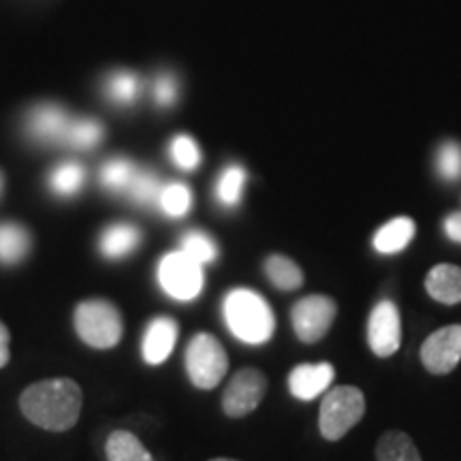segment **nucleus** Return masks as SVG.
Wrapping results in <instances>:
<instances>
[{
	"label": "nucleus",
	"mask_w": 461,
	"mask_h": 461,
	"mask_svg": "<svg viewBox=\"0 0 461 461\" xmlns=\"http://www.w3.org/2000/svg\"><path fill=\"white\" fill-rule=\"evenodd\" d=\"M376 461H420V455L411 436L400 429H389L380 436Z\"/></svg>",
	"instance_id": "19"
},
{
	"label": "nucleus",
	"mask_w": 461,
	"mask_h": 461,
	"mask_svg": "<svg viewBox=\"0 0 461 461\" xmlns=\"http://www.w3.org/2000/svg\"><path fill=\"white\" fill-rule=\"evenodd\" d=\"M137 92H140V82L131 73L113 75L112 82H109V95H112L113 101L122 103V105H129L137 96Z\"/></svg>",
	"instance_id": "30"
},
{
	"label": "nucleus",
	"mask_w": 461,
	"mask_h": 461,
	"mask_svg": "<svg viewBox=\"0 0 461 461\" xmlns=\"http://www.w3.org/2000/svg\"><path fill=\"white\" fill-rule=\"evenodd\" d=\"M107 461H154L152 453L141 445V440L132 431L115 429L105 442Z\"/></svg>",
	"instance_id": "17"
},
{
	"label": "nucleus",
	"mask_w": 461,
	"mask_h": 461,
	"mask_svg": "<svg viewBox=\"0 0 461 461\" xmlns=\"http://www.w3.org/2000/svg\"><path fill=\"white\" fill-rule=\"evenodd\" d=\"M425 288H428V295L436 299L438 303H461V267L451 263L436 265L425 276Z\"/></svg>",
	"instance_id": "13"
},
{
	"label": "nucleus",
	"mask_w": 461,
	"mask_h": 461,
	"mask_svg": "<svg viewBox=\"0 0 461 461\" xmlns=\"http://www.w3.org/2000/svg\"><path fill=\"white\" fill-rule=\"evenodd\" d=\"M210 461H238V459H227V457H216V459H210Z\"/></svg>",
	"instance_id": "34"
},
{
	"label": "nucleus",
	"mask_w": 461,
	"mask_h": 461,
	"mask_svg": "<svg viewBox=\"0 0 461 461\" xmlns=\"http://www.w3.org/2000/svg\"><path fill=\"white\" fill-rule=\"evenodd\" d=\"M176 96H177L176 79H173L171 75H160L157 84H154V99H157L158 105L167 107V105H173Z\"/></svg>",
	"instance_id": "31"
},
{
	"label": "nucleus",
	"mask_w": 461,
	"mask_h": 461,
	"mask_svg": "<svg viewBox=\"0 0 461 461\" xmlns=\"http://www.w3.org/2000/svg\"><path fill=\"white\" fill-rule=\"evenodd\" d=\"M333 378H336V370L331 363H299L288 374V391L297 400L312 402L330 391Z\"/></svg>",
	"instance_id": "11"
},
{
	"label": "nucleus",
	"mask_w": 461,
	"mask_h": 461,
	"mask_svg": "<svg viewBox=\"0 0 461 461\" xmlns=\"http://www.w3.org/2000/svg\"><path fill=\"white\" fill-rule=\"evenodd\" d=\"M158 282L177 302H193L203 291V265L184 250L169 252L158 265Z\"/></svg>",
	"instance_id": "6"
},
{
	"label": "nucleus",
	"mask_w": 461,
	"mask_h": 461,
	"mask_svg": "<svg viewBox=\"0 0 461 461\" xmlns=\"http://www.w3.org/2000/svg\"><path fill=\"white\" fill-rule=\"evenodd\" d=\"M11 336H9V330L7 325H5L3 321H0V367H5L11 359Z\"/></svg>",
	"instance_id": "33"
},
{
	"label": "nucleus",
	"mask_w": 461,
	"mask_h": 461,
	"mask_svg": "<svg viewBox=\"0 0 461 461\" xmlns=\"http://www.w3.org/2000/svg\"><path fill=\"white\" fill-rule=\"evenodd\" d=\"M246 184V171L240 165H230L222 171L221 180H218V201L227 207H235L241 201Z\"/></svg>",
	"instance_id": "23"
},
{
	"label": "nucleus",
	"mask_w": 461,
	"mask_h": 461,
	"mask_svg": "<svg viewBox=\"0 0 461 461\" xmlns=\"http://www.w3.org/2000/svg\"><path fill=\"white\" fill-rule=\"evenodd\" d=\"M177 342V322L169 316H157L148 325L146 336H143L141 353L143 359L149 366H160L165 359H169Z\"/></svg>",
	"instance_id": "12"
},
{
	"label": "nucleus",
	"mask_w": 461,
	"mask_h": 461,
	"mask_svg": "<svg viewBox=\"0 0 461 461\" xmlns=\"http://www.w3.org/2000/svg\"><path fill=\"white\" fill-rule=\"evenodd\" d=\"M267 393V376L257 367H244L229 380L222 393V411L230 419H244L261 406Z\"/></svg>",
	"instance_id": "8"
},
{
	"label": "nucleus",
	"mask_w": 461,
	"mask_h": 461,
	"mask_svg": "<svg viewBox=\"0 0 461 461\" xmlns=\"http://www.w3.org/2000/svg\"><path fill=\"white\" fill-rule=\"evenodd\" d=\"M186 372L197 389H214L227 376L229 357L212 333H197L186 346Z\"/></svg>",
	"instance_id": "5"
},
{
	"label": "nucleus",
	"mask_w": 461,
	"mask_h": 461,
	"mask_svg": "<svg viewBox=\"0 0 461 461\" xmlns=\"http://www.w3.org/2000/svg\"><path fill=\"white\" fill-rule=\"evenodd\" d=\"M160 207H163L165 214H169L173 218H180L184 214H188L190 203H193V193L186 184H169L160 190V199H158Z\"/></svg>",
	"instance_id": "24"
},
{
	"label": "nucleus",
	"mask_w": 461,
	"mask_h": 461,
	"mask_svg": "<svg viewBox=\"0 0 461 461\" xmlns=\"http://www.w3.org/2000/svg\"><path fill=\"white\" fill-rule=\"evenodd\" d=\"M420 361L429 374L445 376L461 361V325H447L428 336L420 346Z\"/></svg>",
	"instance_id": "10"
},
{
	"label": "nucleus",
	"mask_w": 461,
	"mask_h": 461,
	"mask_svg": "<svg viewBox=\"0 0 461 461\" xmlns=\"http://www.w3.org/2000/svg\"><path fill=\"white\" fill-rule=\"evenodd\" d=\"M75 331L92 348H113L122 339V314L105 299H88L75 308Z\"/></svg>",
	"instance_id": "3"
},
{
	"label": "nucleus",
	"mask_w": 461,
	"mask_h": 461,
	"mask_svg": "<svg viewBox=\"0 0 461 461\" xmlns=\"http://www.w3.org/2000/svg\"><path fill=\"white\" fill-rule=\"evenodd\" d=\"M338 316V305L330 295H308L293 305L291 321L295 336L303 344H316L327 336Z\"/></svg>",
	"instance_id": "7"
},
{
	"label": "nucleus",
	"mask_w": 461,
	"mask_h": 461,
	"mask_svg": "<svg viewBox=\"0 0 461 461\" xmlns=\"http://www.w3.org/2000/svg\"><path fill=\"white\" fill-rule=\"evenodd\" d=\"M135 176H137L135 165L126 158L109 160V163L103 165V169H101V182H103V186H107L109 190L129 188L132 177Z\"/></svg>",
	"instance_id": "25"
},
{
	"label": "nucleus",
	"mask_w": 461,
	"mask_h": 461,
	"mask_svg": "<svg viewBox=\"0 0 461 461\" xmlns=\"http://www.w3.org/2000/svg\"><path fill=\"white\" fill-rule=\"evenodd\" d=\"M366 414V397L357 387H333L321 402L319 429L325 440L336 442L348 434Z\"/></svg>",
	"instance_id": "4"
},
{
	"label": "nucleus",
	"mask_w": 461,
	"mask_h": 461,
	"mask_svg": "<svg viewBox=\"0 0 461 461\" xmlns=\"http://www.w3.org/2000/svg\"><path fill=\"white\" fill-rule=\"evenodd\" d=\"M367 344L380 359L393 357L402 346V319L397 305L391 299H383L374 305L367 321Z\"/></svg>",
	"instance_id": "9"
},
{
	"label": "nucleus",
	"mask_w": 461,
	"mask_h": 461,
	"mask_svg": "<svg viewBox=\"0 0 461 461\" xmlns=\"http://www.w3.org/2000/svg\"><path fill=\"white\" fill-rule=\"evenodd\" d=\"M222 314L230 333L246 344L258 346L269 342L276 331L274 310L250 288H233L227 293Z\"/></svg>",
	"instance_id": "2"
},
{
	"label": "nucleus",
	"mask_w": 461,
	"mask_h": 461,
	"mask_svg": "<svg viewBox=\"0 0 461 461\" xmlns=\"http://www.w3.org/2000/svg\"><path fill=\"white\" fill-rule=\"evenodd\" d=\"M84 406L82 387L73 378H45L20 395V411L37 428L67 431L79 420Z\"/></svg>",
	"instance_id": "1"
},
{
	"label": "nucleus",
	"mask_w": 461,
	"mask_h": 461,
	"mask_svg": "<svg viewBox=\"0 0 461 461\" xmlns=\"http://www.w3.org/2000/svg\"><path fill=\"white\" fill-rule=\"evenodd\" d=\"M141 241L140 229L132 224H112L101 233L99 248L101 255L107 258H122L129 257Z\"/></svg>",
	"instance_id": "15"
},
{
	"label": "nucleus",
	"mask_w": 461,
	"mask_h": 461,
	"mask_svg": "<svg viewBox=\"0 0 461 461\" xmlns=\"http://www.w3.org/2000/svg\"><path fill=\"white\" fill-rule=\"evenodd\" d=\"M414 233H417V224H414L412 218H393V221L384 222L376 230V235H374V248H376V252H380V255H397V252L406 250L414 238Z\"/></svg>",
	"instance_id": "14"
},
{
	"label": "nucleus",
	"mask_w": 461,
	"mask_h": 461,
	"mask_svg": "<svg viewBox=\"0 0 461 461\" xmlns=\"http://www.w3.org/2000/svg\"><path fill=\"white\" fill-rule=\"evenodd\" d=\"M265 276L280 291H297L303 285L302 267L293 258L272 255L265 258Z\"/></svg>",
	"instance_id": "20"
},
{
	"label": "nucleus",
	"mask_w": 461,
	"mask_h": 461,
	"mask_svg": "<svg viewBox=\"0 0 461 461\" xmlns=\"http://www.w3.org/2000/svg\"><path fill=\"white\" fill-rule=\"evenodd\" d=\"M131 197L141 205H152L154 201L160 199V182L154 173L141 171L132 177L131 186H129Z\"/></svg>",
	"instance_id": "28"
},
{
	"label": "nucleus",
	"mask_w": 461,
	"mask_h": 461,
	"mask_svg": "<svg viewBox=\"0 0 461 461\" xmlns=\"http://www.w3.org/2000/svg\"><path fill=\"white\" fill-rule=\"evenodd\" d=\"M182 250L186 252L188 257H193L194 261L201 265H210L218 258V246L216 241L205 233V230L193 229L188 230L182 238Z\"/></svg>",
	"instance_id": "22"
},
{
	"label": "nucleus",
	"mask_w": 461,
	"mask_h": 461,
	"mask_svg": "<svg viewBox=\"0 0 461 461\" xmlns=\"http://www.w3.org/2000/svg\"><path fill=\"white\" fill-rule=\"evenodd\" d=\"M171 158L180 169L193 171L197 169L201 163V152L194 143L193 137L188 135H177L176 140L171 141Z\"/></svg>",
	"instance_id": "27"
},
{
	"label": "nucleus",
	"mask_w": 461,
	"mask_h": 461,
	"mask_svg": "<svg viewBox=\"0 0 461 461\" xmlns=\"http://www.w3.org/2000/svg\"><path fill=\"white\" fill-rule=\"evenodd\" d=\"M103 137V126L95 120H79V122H71L67 129L65 141L71 143L73 148L88 149L95 148Z\"/></svg>",
	"instance_id": "26"
},
{
	"label": "nucleus",
	"mask_w": 461,
	"mask_h": 461,
	"mask_svg": "<svg viewBox=\"0 0 461 461\" xmlns=\"http://www.w3.org/2000/svg\"><path fill=\"white\" fill-rule=\"evenodd\" d=\"M31 233L26 227L15 222L0 224V263H20L31 252Z\"/></svg>",
	"instance_id": "18"
},
{
	"label": "nucleus",
	"mask_w": 461,
	"mask_h": 461,
	"mask_svg": "<svg viewBox=\"0 0 461 461\" xmlns=\"http://www.w3.org/2000/svg\"><path fill=\"white\" fill-rule=\"evenodd\" d=\"M445 233H447L448 240H453V241H457V244H461V212H453V214L447 216Z\"/></svg>",
	"instance_id": "32"
},
{
	"label": "nucleus",
	"mask_w": 461,
	"mask_h": 461,
	"mask_svg": "<svg viewBox=\"0 0 461 461\" xmlns=\"http://www.w3.org/2000/svg\"><path fill=\"white\" fill-rule=\"evenodd\" d=\"M68 124V115L56 105L37 107L31 115V131L37 140H65Z\"/></svg>",
	"instance_id": "16"
},
{
	"label": "nucleus",
	"mask_w": 461,
	"mask_h": 461,
	"mask_svg": "<svg viewBox=\"0 0 461 461\" xmlns=\"http://www.w3.org/2000/svg\"><path fill=\"white\" fill-rule=\"evenodd\" d=\"M438 171L440 176L448 182H455L461 177V146L455 141H447L442 143L440 149H438V158H436Z\"/></svg>",
	"instance_id": "29"
},
{
	"label": "nucleus",
	"mask_w": 461,
	"mask_h": 461,
	"mask_svg": "<svg viewBox=\"0 0 461 461\" xmlns=\"http://www.w3.org/2000/svg\"><path fill=\"white\" fill-rule=\"evenodd\" d=\"M86 180V171L82 165L77 163H62L56 167L50 176V186L56 194H62V197H71V194L77 193L82 188Z\"/></svg>",
	"instance_id": "21"
},
{
	"label": "nucleus",
	"mask_w": 461,
	"mask_h": 461,
	"mask_svg": "<svg viewBox=\"0 0 461 461\" xmlns=\"http://www.w3.org/2000/svg\"><path fill=\"white\" fill-rule=\"evenodd\" d=\"M0 184H3V182H0Z\"/></svg>",
	"instance_id": "35"
}]
</instances>
